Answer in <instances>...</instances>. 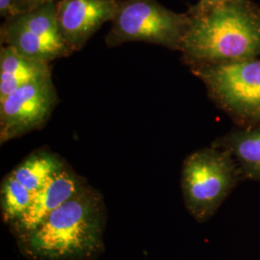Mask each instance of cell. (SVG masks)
Segmentation results:
<instances>
[{"label": "cell", "instance_id": "cell-1", "mask_svg": "<svg viewBox=\"0 0 260 260\" xmlns=\"http://www.w3.org/2000/svg\"><path fill=\"white\" fill-rule=\"evenodd\" d=\"M107 211L103 197L87 184L37 228L19 238L29 260H91L104 251Z\"/></svg>", "mask_w": 260, "mask_h": 260}, {"label": "cell", "instance_id": "cell-2", "mask_svg": "<svg viewBox=\"0 0 260 260\" xmlns=\"http://www.w3.org/2000/svg\"><path fill=\"white\" fill-rule=\"evenodd\" d=\"M191 18L180 48L188 67L260 57V7L251 0L226 2Z\"/></svg>", "mask_w": 260, "mask_h": 260}, {"label": "cell", "instance_id": "cell-3", "mask_svg": "<svg viewBox=\"0 0 260 260\" xmlns=\"http://www.w3.org/2000/svg\"><path fill=\"white\" fill-rule=\"evenodd\" d=\"M243 180L233 156L213 146L199 149L186 158L181 189L188 212L200 223L207 221Z\"/></svg>", "mask_w": 260, "mask_h": 260}, {"label": "cell", "instance_id": "cell-4", "mask_svg": "<svg viewBox=\"0 0 260 260\" xmlns=\"http://www.w3.org/2000/svg\"><path fill=\"white\" fill-rule=\"evenodd\" d=\"M190 70L205 84L210 100L237 127L260 124V57Z\"/></svg>", "mask_w": 260, "mask_h": 260}, {"label": "cell", "instance_id": "cell-5", "mask_svg": "<svg viewBox=\"0 0 260 260\" xmlns=\"http://www.w3.org/2000/svg\"><path fill=\"white\" fill-rule=\"evenodd\" d=\"M191 19L187 12L176 13L156 0H120L105 43L114 47L143 42L180 51Z\"/></svg>", "mask_w": 260, "mask_h": 260}, {"label": "cell", "instance_id": "cell-6", "mask_svg": "<svg viewBox=\"0 0 260 260\" xmlns=\"http://www.w3.org/2000/svg\"><path fill=\"white\" fill-rule=\"evenodd\" d=\"M58 103L52 76L26 84L0 101V144L41 129Z\"/></svg>", "mask_w": 260, "mask_h": 260}, {"label": "cell", "instance_id": "cell-7", "mask_svg": "<svg viewBox=\"0 0 260 260\" xmlns=\"http://www.w3.org/2000/svg\"><path fill=\"white\" fill-rule=\"evenodd\" d=\"M120 0H59L56 20L72 52L81 50L104 23L115 19Z\"/></svg>", "mask_w": 260, "mask_h": 260}, {"label": "cell", "instance_id": "cell-8", "mask_svg": "<svg viewBox=\"0 0 260 260\" xmlns=\"http://www.w3.org/2000/svg\"><path fill=\"white\" fill-rule=\"evenodd\" d=\"M86 179L69 166L52 177L34 195L26 213L10 225L16 238L34 231L47 217L87 185Z\"/></svg>", "mask_w": 260, "mask_h": 260}, {"label": "cell", "instance_id": "cell-9", "mask_svg": "<svg viewBox=\"0 0 260 260\" xmlns=\"http://www.w3.org/2000/svg\"><path fill=\"white\" fill-rule=\"evenodd\" d=\"M52 76L50 63L19 53L10 46L0 49V101L26 84Z\"/></svg>", "mask_w": 260, "mask_h": 260}, {"label": "cell", "instance_id": "cell-10", "mask_svg": "<svg viewBox=\"0 0 260 260\" xmlns=\"http://www.w3.org/2000/svg\"><path fill=\"white\" fill-rule=\"evenodd\" d=\"M211 146L233 156L243 180L260 182V124L248 128L237 127L215 140Z\"/></svg>", "mask_w": 260, "mask_h": 260}, {"label": "cell", "instance_id": "cell-11", "mask_svg": "<svg viewBox=\"0 0 260 260\" xmlns=\"http://www.w3.org/2000/svg\"><path fill=\"white\" fill-rule=\"evenodd\" d=\"M0 40L2 46H10L23 55L48 63L69 56L28 29L16 16L4 20L0 28Z\"/></svg>", "mask_w": 260, "mask_h": 260}, {"label": "cell", "instance_id": "cell-12", "mask_svg": "<svg viewBox=\"0 0 260 260\" xmlns=\"http://www.w3.org/2000/svg\"><path fill=\"white\" fill-rule=\"evenodd\" d=\"M66 166L65 161L59 155L41 149L32 152L20 162L11 175L30 192L36 194Z\"/></svg>", "mask_w": 260, "mask_h": 260}, {"label": "cell", "instance_id": "cell-13", "mask_svg": "<svg viewBox=\"0 0 260 260\" xmlns=\"http://www.w3.org/2000/svg\"><path fill=\"white\" fill-rule=\"evenodd\" d=\"M34 195L15 177L8 174L0 188V209L3 222L9 225L18 222L31 205Z\"/></svg>", "mask_w": 260, "mask_h": 260}, {"label": "cell", "instance_id": "cell-14", "mask_svg": "<svg viewBox=\"0 0 260 260\" xmlns=\"http://www.w3.org/2000/svg\"><path fill=\"white\" fill-rule=\"evenodd\" d=\"M231 1H234V0H199L195 5L189 7L187 13L192 17L201 16L218 5L231 2Z\"/></svg>", "mask_w": 260, "mask_h": 260}, {"label": "cell", "instance_id": "cell-15", "mask_svg": "<svg viewBox=\"0 0 260 260\" xmlns=\"http://www.w3.org/2000/svg\"><path fill=\"white\" fill-rule=\"evenodd\" d=\"M20 14L19 0H0V15L9 19Z\"/></svg>", "mask_w": 260, "mask_h": 260}, {"label": "cell", "instance_id": "cell-16", "mask_svg": "<svg viewBox=\"0 0 260 260\" xmlns=\"http://www.w3.org/2000/svg\"><path fill=\"white\" fill-rule=\"evenodd\" d=\"M48 1L50 0H19L20 14L27 12L33 8H36L38 6H41Z\"/></svg>", "mask_w": 260, "mask_h": 260}]
</instances>
